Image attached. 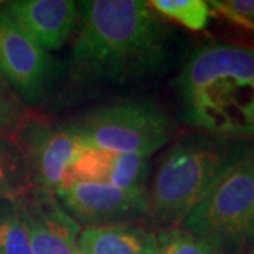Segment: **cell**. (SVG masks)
<instances>
[{
	"mask_svg": "<svg viewBox=\"0 0 254 254\" xmlns=\"http://www.w3.org/2000/svg\"><path fill=\"white\" fill-rule=\"evenodd\" d=\"M165 64L163 24L148 1L79 3V31L71 58L75 79L123 83L160 73Z\"/></svg>",
	"mask_w": 254,
	"mask_h": 254,
	"instance_id": "1",
	"label": "cell"
},
{
	"mask_svg": "<svg viewBox=\"0 0 254 254\" xmlns=\"http://www.w3.org/2000/svg\"><path fill=\"white\" fill-rule=\"evenodd\" d=\"M182 120L206 134L254 138V50L208 44L174 81Z\"/></svg>",
	"mask_w": 254,
	"mask_h": 254,
	"instance_id": "2",
	"label": "cell"
},
{
	"mask_svg": "<svg viewBox=\"0 0 254 254\" xmlns=\"http://www.w3.org/2000/svg\"><path fill=\"white\" fill-rule=\"evenodd\" d=\"M254 147L245 140L210 134L182 137L163 155L151 190L147 216L164 229L177 227L227 170Z\"/></svg>",
	"mask_w": 254,
	"mask_h": 254,
	"instance_id": "3",
	"label": "cell"
},
{
	"mask_svg": "<svg viewBox=\"0 0 254 254\" xmlns=\"http://www.w3.org/2000/svg\"><path fill=\"white\" fill-rule=\"evenodd\" d=\"M66 126L83 147L119 154L150 157L171 136L167 113L147 99L105 105Z\"/></svg>",
	"mask_w": 254,
	"mask_h": 254,
	"instance_id": "4",
	"label": "cell"
},
{
	"mask_svg": "<svg viewBox=\"0 0 254 254\" xmlns=\"http://www.w3.org/2000/svg\"><path fill=\"white\" fill-rule=\"evenodd\" d=\"M254 203V148L235 163L177 227L222 253L245 246Z\"/></svg>",
	"mask_w": 254,
	"mask_h": 254,
	"instance_id": "5",
	"label": "cell"
},
{
	"mask_svg": "<svg viewBox=\"0 0 254 254\" xmlns=\"http://www.w3.org/2000/svg\"><path fill=\"white\" fill-rule=\"evenodd\" d=\"M0 75L27 103L44 99L55 78L54 58L0 7Z\"/></svg>",
	"mask_w": 254,
	"mask_h": 254,
	"instance_id": "6",
	"label": "cell"
},
{
	"mask_svg": "<svg viewBox=\"0 0 254 254\" xmlns=\"http://www.w3.org/2000/svg\"><path fill=\"white\" fill-rule=\"evenodd\" d=\"M66 212L81 226L133 223L147 215L145 187L120 188L109 184L75 182L55 192Z\"/></svg>",
	"mask_w": 254,
	"mask_h": 254,
	"instance_id": "7",
	"label": "cell"
},
{
	"mask_svg": "<svg viewBox=\"0 0 254 254\" xmlns=\"http://www.w3.org/2000/svg\"><path fill=\"white\" fill-rule=\"evenodd\" d=\"M36 188L57 192L65 174L83 145L65 125H51L40 119H26L16 133Z\"/></svg>",
	"mask_w": 254,
	"mask_h": 254,
	"instance_id": "8",
	"label": "cell"
},
{
	"mask_svg": "<svg viewBox=\"0 0 254 254\" xmlns=\"http://www.w3.org/2000/svg\"><path fill=\"white\" fill-rule=\"evenodd\" d=\"M33 254H79L82 226L61 205L55 192L30 188L20 198Z\"/></svg>",
	"mask_w": 254,
	"mask_h": 254,
	"instance_id": "9",
	"label": "cell"
},
{
	"mask_svg": "<svg viewBox=\"0 0 254 254\" xmlns=\"http://www.w3.org/2000/svg\"><path fill=\"white\" fill-rule=\"evenodd\" d=\"M4 7L46 51L63 48L79 21V6L71 0H14Z\"/></svg>",
	"mask_w": 254,
	"mask_h": 254,
	"instance_id": "10",
	"label": "cell"
},
{
	"mask_svg": "<svg viewBox=\"0 0 254 254\" xmlns=\"http://www.w3.org/2000/svg\"><path fill=\"white\" fill-rule=\"evenodd\" d=\"M147 173L148 155L119 154L82 147L65 174L63 187L75 182H98L120 188H140L144 187Z\"/></svg>",
	"mask_w": 254,
	"mask_h": 254,
	"instance_id": "11",
	"label": "cell"
},
{
	"mask_svg": "<svg viewBox=\"0 0 254 254\" xmlns=\"http://www.w3.org/2000/svg\"><path fill=\"white\" fill-rule=\"evenodd\" d=\"M79 254H157L155 233L136 223L83 227Z\"/></svg>",
	"mask_w": 254,
	"mask_h": 254,
	"instance_id": "12",
	"label": "cell"
},
{
	"mask_svg": "<svg viewBox=\"0 0 254 254\" xmlns=\"http://www.w3.org/2000/svg\"><path fill=\"white\" fill-rule=\"evenodd\" d=\"M33 188L27 161L14 137L0 136V200L21 198Z\"/></svg>",
	"mask_w": 254,
	"mask_h": 254,
	"instance_id": "13",
	"label": "cell"
},
{
	"mask_svg": "<svg viewBox=\"0 0 254 254\" xmlns=\"http://www.w3.org/2000/svg\"><path fill=\"white\" fill-rule=\"evenodd\" d=\"M0 254H33L20 198L0 200Z\"/></svg>",
	"mask_w": 254,
	"mask_h": 254,
	"instance_id": "14",
	"label": "cell"
},
{
	"mask_svg": "<svg viewBox=\"0 0 254 254\" xmlns=\"http://www.w3.org/2000/svg\"><path fill=\"white\" fill-rule=\"evenodd\" d=\"M148 4L160 14L193 31L203 30L210 18V7L203 0H153Z\"/></svg>",
	"mask_w": 254,
	"mask_h": 254,
	"instance_id": "15",
	"label": "cell"
},
{
	"mask_svg": "<svg viewBox=\"0 0 254 254\" xmlns=\"http://www.w3.org/2000/svg\"><path fill=\"white\" fill-rule=\"evenodd\" d=\"M157 254H223L205 240L180 227H167L155 233Z\"/></svg>",
	"mask_w": 254,
	"mask_h": 254,
	"instance_id": "16",
	"label": "cell"
},
{
	"mask_svg": "<svg viewBox=\"0 0 254 254\" xmlns=\"http://www.w3.org/2000/svg\"><path fill=\"white\" fill-rule=\"evenodd\" d=\"M27 119L23 100L0 75V136L14 137Z\"/></svg>",
	"mask_w": 254,
	"mask_h": 254,
	"instance_id": "17",
	"label": "cell"
},
{
	"mask_svg": "<svg viewBox=\"0 0 254 254\" xmlns=\"http://www.w3.org/2000/svg\"><path fill=\"white\" fill-rule=\"evenodd\" d=\"M208 4L239 27L254 31V0H213Z\"/></svg>",
	"mask_w": 254,
	"mask_h": 254,
	"instance_id": "18",
	"label": "cell"
},
{
	"mask_svg": "<svg viewBox=\"0 0 254 254\" xmlns=\"http://www.w3.org/2000/svg\"><path fill=\"white\" fill-rule=\"evenodd\" d=\"M245 246L254 247V203H253V209H252V215H250L249 223H247V229H246Z\"/></svg>",
	"mask_w": 254,
	"mask_h": 254,
	"instance_id": "19",
	"label": "cell"
},
{
	"mask_svg": "<svg viewBox=\"0 0 254 254\" xmlns=\"http://www.w3.org/2000/svg\"><path fill=\"white\" fill-rule=\"evenodd\" d=\"M249 254H254V250H252V252H250V253Z\"/></svg>",
	"mask_w": 254,
	"mask_h": 254,
	"instance_id": "20",
	"label": "cell"
},
{
	"mask_svg": "<svg viewBox=\"0 0 254 254\" xmlns=\"http://www.w3.org/2000/svg\"><path fill=\"white\" fill-rule=\"evenodd\" d=\"M0 4H1V3H0Z\"/></svg>",
	"mask_w": 254,
	"mask_h": 254,
	"instance_id": "21",
	"label": "cell"
}]
</instances>
